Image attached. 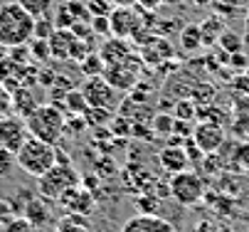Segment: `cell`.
Returning a JSON list of instances; mask_svg holds the SVG:
<instances>
[{"label": "cell", "mask_w": 249, "mask_h": 232, "mask_svg": "<svg viewBox=\"0 0 249 232\" xmlns=\"http://www.w3.org/2000/svg\"><path fill=\"white\" fill-rule=\"evenodd\" d=\"M35 37V18L18 3L0 5V47H20L30 45Z\"/></svg>", "instance_id": "6da1fadb"}, {"label": "cell", "mask_w": 249, "mask_h": 232, "mask_svg": "<svg viewBox=\"0 0 249 232\" xmlns=\"http://www.w3.org/2000/svg\"><path fill=\"white\" fill-rule=\"evenodd\" d=\"M25 121H27L30 136L40 139V141H47L52 146H57L64 139V134H67V114L57 104H42Z\"/></svg>", "instance_id": "7a4b0ae2"}, {"label": "cell", "mask_w": 249, "mask_h": 232, "mask_svg": "<svg viewBox=\"0 0 249 232\" xmlns=\"http://www.w3.org/2000/svg\"><path fill=\"white\" fill-rule=\"evenodd\" d=\"M15 156H18V165L27 176L42 178L47 171H52L54 165H57L59 151H57V146H52L47 141H40V139L30 136Z\"/></svg>", "instance_id": "3957f363"}, {"label": "cell", "mask_w": 249, "mask_h": 232, "mask_svg": "<svg viewBox=\"0 0 249 232\" xmlns=\"http://www.w3.org/2000/svg\"><path fill=\"white\" fill-rule=\"evenodd\" d=\"M77 185H82V176L77 173V168L72 163H57L52 171H47L42 178H37L40 197L54 200V203H59V197Z\"/></svg>", "instance_id": "277c9868"}, {"label": "cell", "mask_w": 249, "mask_h": 232, "mask_svg": "<svg viewBox=\"0 0 249 232\" xmlns=\"http://www.w3.org/2000/svg\"><path fill=\"white\" fill-rule=\"evenodd\" d=\"M168 188H170V197H173V200H175L178 205H185V208L197 205L202 197H205V180H202V176L195 173L193 168L170 176Z\"/></svg>", "instance_id": "5b68a950"}, {"label": "cell", "mask_w": 249, "mask_h": 232, "mask_svg": "<svg viewBox=\"0 0 249 232\" xmlns=\"http://www.w3.org/2000/svg\"><path fill=\"white\" fill-rule=\"evenodd\" d=\"M82 94L87 99V104L94 109H114L119 102V89H114L104 77H91L84 79Z\"/></svg>", "instance_id": "8992f818"}, {"label": "cell", "mask_w": 249, "mask_h": 232, "mask_svg": "<svg viewBox=\"0 0 249 232\" xmlns=\"http://www.w3.org/2000/svg\"><path fill=\"white\" fill-rule=\"evenodd\" d=\"M27 139H30V131H27L25 119H20L15 114L0 119V148H5L10 153H18Z\"/></svg>", "instance_id": "52a82bcc"}, {"label": "cell", "mask_w": 249, "mask_h": 232, "mask_svg": "<svg viewBox=\"0 0 249 232\" xmlns=\"http://www.w3.org/2000/svg\"><path fill=\"white\" fill-rule=\"evenodd\" d=\"M104 79L109 82L114 89H119V91L131 89L136 84V79H138V59L131 54L128 59H124L119 64H106Z\"/></svg>", "instance_id": "ba28073f"}, {"label": "cell", "mask_w": 249, "mask_h": 232, "mask_svg": "<svg viewBox=\"0 0 249 232\" xmlns=\"http://www.w3.org/2000/svg\"><path fill=\"white\" fill-rule=\"evenodd\" d=\"M190 141L200 148L202 156H212V153H217V151L222 148V143H225V131H222V126H217V124L205 121V124H197V126H195Z\"/></svg>", "instance_id": "9c48e42d"}, {"label": "cell", "mask_w": 249, "mask_h": 232, "mask_svg": "<svg viewBox=\"0 0 249 232\" xmlns=\"http://www.w3.org/2000/svg\"><path fill=\"white\" fill-rule=\"evenodd\" d=\"M111 32L114 37H124V40H133L141 30H143V20L133 8H114L111 15Z\"/></svg>", "instance_id": "30bf717a"}, {"label": "cell", "mask_w": 249, "mask_h": 232, "mask_svg": "<svg viewBox=\"0 0 249 232\" xmlns=\"http://www.w3.org/2000/svg\"><path fill=\"white\" fill-rule=\"evenodd\" d=\"M59 205H62L69 215L84 217V215H89V213L94 210V195H91L87 188L77 185V188H72L69 193H64V195L59 197Z\"/></svg>", "instance_id": "8fae6325"}, {"label": "cell", "mask_w": 249, "mask_h": 232, "mask_svg": "<svg viewBox=\"0 0 249 232\" xmlns=\"http://www.w3.org/2000/svg\"><path fill=\"white\" fill-rule=\"evenodd\" d=\"M119 232H178L173 227V222H168L165 217L160 215H143L138 213L133 217H128Z\"/></svg>", "instance_id": "7c38bea8"}, {"label": "cell", "mask_w": 249, "mask_h": 232, "mask_svg": "<svg viewBox=\"0 0 249 232\" xmlns=\"http://www.w3.org/2000/svg\"><path fill=\"white\" fill-rule=\"evenodd\" d=\"M50 42V54L59 62H69L74 57V47H77V35L72 30H54V35L47 40Z\"/></svg>", "instance_id": "4fadbf2b"}, {"label": "cell", "mask_w": 249, "mask_h": 232, "mask_svg": "<svg viewBox=\"0 0 249 232\" xmlns=\"http://www.w3.org/2000/svg\"><path fill=\"white\" fill-rule=\"evenodd\" d=\"M158 158H160V165L165 168V173H170V176L188 171L190 163H193L190 156H188V151H185L183 146H165Z\"/></svg>", "instance_id": "5bb4252c"}, {"label": "cell", "mask_w": 249, "mask_h": 232, "mask_svg": "<svg viewBox=\"0 0 249 232\" xmlns=\"http://www.w3.org/2000/svg\"><path fill=\"white\" fill-rule=\"evenodd\" d=\"M50 200H45V197H30V200L25 203V210H22V217L37 230V227H45L52 222V210L47 205Z\"/></svg>", "instance_id": "9a60e30c"}, {"label": "cell", "mask_w": 249, "mask_h": 232, "mask_svg": "<svg viewBox=\"0 0 249 232\" xmlns=\"http://www.w3.org/2000/svg\"><path fill=\"white\" fill-rule=\"evenodd\" d=\"M42 104L37 102V96H35V91L30 87H20L13 91V114L20 116V119H27L32 116L35 111H37Z\"/></svg>", "instance_id": "2e32d148"}, {"label": "cell", "mask_w": 249, "mask_h": 232, "mask_svg": "<svg viewBox=\"0 0 249 232\" xmlns=\"http://www.w3.org/2000/svg\"><path fill=\"white\" fill-rule=\"evenodd\" d=\"M99 54L104 57L106 64H119V62L128 59L126 54H131V45L124 37H109V40L101 45V52Z\"/></svg>", "instance_id": "e0dca14e"}, {"label": "cell", "mask_w": 249, "mask_h": 232, "mask_svg": "<svg viewBox=\"0 0 249 232\" xmlns=\"http://www.w3.org/2000/svg\"><path fill=\"white\" fill-rule=\"evenodd\" d=\"M67 116H84L89 104L82 94V89H69L64 96H62V107H59Z\"/></svg>", "instance_id": "ac0fdd59"}, {"label": "cell", "mask_w": 249, "mask_h": 232, "mask_svg": "<svg viewBox=\"0 0 249 232\" xmlns=\"http://www.w3.org/2000/svg\"><path fill=\"white\" fill-rule=\"evenodd\" d=\"M79 70H82V74H84L87 79H91V77H104L106 62H104V57H101L99 52H91L89 57H84V59L79 62Z\"/></svg>", "instance_id": "d6986e66"}, {"label": "cell", "mask_w": 249, "mask_h": 232, "mask_svg": "<svg viewBox=\"0 0 249 232\" xmlns=\"http://www.w3.org/2000/svg\"><path fill=\"white\" fill-rule=\"evenodd\" d=\"M111 119H114V111L111 109H94V107H89L87 114H84V121L91 128H101V126L109 124Z\"/></svg>", "instance_id": "ffe728a7"}, {"label": "cell", "mask_w": 249, "mask_h": 232, "mask_svg": "<svg viewBox=\"0 0 249 232\" xmlns=\"http://www.w3.org/2000/svg\"><path fill=\"white\" fill-rule=\"evenodd\" d=\"M180 42H183V47H185L188 52L197 50V47L202 45V30H200V25H188V27L180 32Z\"/></svg>", "instance_id": "44dd1931"}, {"label": "cell", "mask_w": 249, "mask_h": 232, "mask_svg": "<svg viewBox=\"0 0 249 232\" xmlns=\"http://www.w3.org/2000/svg\"><path fill=\"white\" fill-rule=\"evenodd\" d=\"M18 3H20L35 20L52 13V0H18Z\"/></svg>", "instance_id": "7402d4cb"}, {"label": "cell", "mask_w": 249, "mask_h": 232, "mask_svg": "<svg viewBox=\"0 0 249 232\" xmlns=\"http://www.w3.org/2000/svg\"><path fill=\"white\" fill-rule=\"evenodd\" d=\"M54 30H57V25H54L52 15L37 18V20H35V37L32 40H50L54 35Z\"/></svg>", "instance_id": "603a6c76"}, {"label": "cell", "mask_w": 249, "mask_h": 232, "mask_svg": "<svg viewBox=\"0 0 249 232\" xmlns=\"http://www.w3.org/2000/svg\"><path fill=\"white\" fill-rule=\"evenodd\" d=\"M136 208H138V213H143V215H158L160 200H158V195L146 193V195H138L136 197Z\"/></svg>", "instance_id": "cb8c5ba5"}, {"label": "cell", "mask_w": 249, "mask_h": 232, "mask_svg": "<svg viewBox=\"0 0 249 232\" xmlns=\"http://www.w3.org/2000/svg\"><path fill=\"white\" fill-rule=\"evenodd\" d=\"M153 131L160 136H173L175 131V116L173 114H156L153 116Z\"/></svg>", "instance_id": "d4e9b609"}, {"label": "cell", "mask_w": 249, "mask_h": 232, "mask_svg": "<svg viewBox=\"0 0 249 232\" xmlns=\"http://www.w3.org/2000/svg\"><path fill=\"white\" fill-rule=\"evenodd\" d=\"M89 25H91V32L94 35H99V37H114V32H111V20H109V15H94L91 20H89Z\"/></svg>", "instance_id": "484cf974"}, {"label": "cell", "mask_w": 249, "mask_h": 232, "mask_svg": "<svg viewBox=\"0 0 249 232\" xmlns=\"http://www.w3.org/2000/svg\"><path fill=\"white\" fill-rule=\"evenodd\" d=\"M77 22H79V20L72 15V10L67 8V3H62V5L57 8V13H54V25H57V30H72Z\"/></svg>", "instance_id": "4316f807"}, {"label": "cell", "mask_w": 249, "mask_h": 232, "mask_svg": "<svg viewBox=\"0 0 249 232\" xmlns=\"http://www.w3.org/2000/svg\"><path fill=\"white\" fill-rule=\"evenodd\" d=\"M30 54H32V62H47L52 54H50V42L47 40H32L30 42Z\"/></svg>", "instance_id": "83f0119b"}, {"label": "cell", "mask_w": 249, "mask_h": 232, "mask_svg": "<svg viewBox=\"0 0 249 232\" xmlns=\"http://www.w3.org/2000/svg\"><path fill=\"white\" fill-rule=\"evenodd\" d=\"M15 165H18V156L5 151V148H0V178H8L15 171Z\"/></svg>", "instance_id": "f1b7e54d"}, {"label": "cell", "mask_w": 249, "mask_h": 232, "mask_svg": "<svg viewBox=\"0 0 249 232\" xmlns=\"http://www.w3.org/2000/svg\"><path fill=\"white\" fill-rule=\"evenodd\" d=\"M220 45H222L227 52L237 54V52L242 50V37L237 35V32H232V30H225L222 35H220Z\"/></svg>", "instance_id": "f546056e"}, {"label": "cell", "mask_w": 249, "mask_h": 232, "mask_svg": "<svg viewBox=\"0 0 249 232\" xmlns=\"http://www.w3.org/2000/svg\"><path fill=\"white\" fill-rule=\"evenodd\" d=\"M57 232H89V230H87V225H84L79 217H74V215H67L64 220H59Z\"/></svg>", "instance_id": "4dcf8cb0"}, {"label": "cell", "mask_w": 249, "mask_h": 232, "mask_svg": "<svg viewBox=\"0 0 249 232\" xmlns=\"http://www.w3.org/2000/svg\"><path fill=\"white\" fill-rule=\"evenodd\" d=\"M84 3H87L91 18H94V15H111V10H114L111 0H84Z\"/></svg>", "instance_id": "1f68e13d"}, {"label": "cell", "mask_w": 249, "mask_h": 232, "mask_svg": "<svg viewBox=\"0 0 249 232\" xmlns=\"http://www.w3.org/2000/svg\"><path fill=\"white\" fill-rule=\"evenodd\" d=\"M10 114H13V91L0 84V119H5Z\"/></svg>", "instance_id": "d6a6232c"}, {"label": "cell", "mask_w": 249, "mask_h": 232, "mask_svg": "<svg viewBox=\"0 0 249 232\" xmlns=\"http://www.w3.org/2000/svg\"><path fill=\"white\" fill-rule=\"evenodd\" d=\"M3 232H35V227H32L25 217H15V220H10V222L3 227Z\"/></svg>", "instance_id": "836d02e7"}, {"label": "cell", "mask_w": 249, "mask_h": 232, "mask_svg": "<svg viewBox=\"0 0 249 232\" xmlns=\"http://www.w3.org/2000/svg\"><path fill=\"white\" fill-rule=\"evenodd\" d=\"M193 114H195V107L190 104V102H178V107H175V119H193Z\"/></svg>", "instance_id": "e575fe53"}, {"label": "cell", "mask_w": 249, "mask_h": 232, "mask_svg": "<svg viewBox=\"0 0 249 232\" xmlns=\"http://www.w3.org/2000/svg\"><path fill=\"white\" fill-rule=\"evenodd\" d=\"M234 156H237V163L242 165V168L249 171V143H247V146H239Z\"/></svg>", "instance_id": "d590c367"}, {"label": "cell", "mask_w": 249, "mask_h": 232, "mask_svg": "<svg viewBox=\"0 0 249 232\" xmlns=\"http://www.w3.org/2000/svg\"><path fill=\"white\" fill-rule=\"evenodd\" d=\"M234 134H249V114H239L234 121Z\"/></svg>", "instance_id": "8d00e7d4"}, {"label": "cell", "mask_w": 249, "mask_h": 232, "mask_svg": "<svg viewBox=\"0 0 249 232\" xmlns=\"http://www.w3.org/2000/svg\"><path fill=\"white\" fill-rule=\"evenodd\" d=\"M160 3H163V0H138V5H143L146 10H156Z\"/></svg>", "instance_id": "74e56055"}, {"label": "cell", "mask_w": 249, "mask_h": 232, "mask_svg": "<svg viewBox=\"0 0 249 232\" xmlns=\"http://www.w3.org/2000/svg\"><path fill=\"white\" fill-rule=\"evenodd\" d=\"M114 3V8H133L138 0H111Z\"/></svg>", "instance_id": "f35d334b"}, {"label": "cell", "mask_w": 249, "mask_h": 232, "mask_svg": "<svg viewBox=\"0 0 249 232\" xmlns=\"http://www.w3.org/2000/svg\"><path fill=\"white\" fill-rule=\"evenodd\" d=\"M10 213V205L5 203V200H0V217H3V215H8Z\"/></svg>", "instance_id": "ab89813d"}, {"label": "cell", "mask_w": 249, "mask_h": 232, "mask_svg": "<svg viewBox=\"0 0 249 232\" xmlns=\"http://www.w3.org/2000/svg\"><path fill=\"white\" fill-rule=\"evenodd\" d=\"M5 54H8V50H5V47H0V62H3V57H5Z\"/></svg>", "instance_id": "60d3db41"}]
</instances>
